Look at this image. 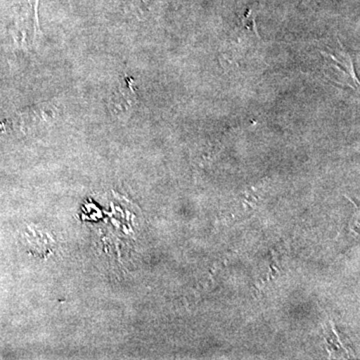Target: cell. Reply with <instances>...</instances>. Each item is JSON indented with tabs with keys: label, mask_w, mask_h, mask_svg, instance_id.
Instances as JSON below:
<instances>
[{
	"label": "cell",
	"mask_w": 360,
	"mask_h": 360,
	"mask_svg": "<svg viewBox=\"0 0 360 360\" xmlns=\"http://www.w3.org/2000/svg\"><path fill=\"white\" fill-rule=\"evenodd\" d=\"M61 105L56 101L33 104L18 112L20 129L25 132H35L51 127L61 116Z\"/></svg>",
	"instance_id": "obj_1"
},
{
	"label": "cell",
	"mask_w": 360,
	"mask_h": 360,
	"mask_svg": "<svg viewBox=\"0 0 360 360\" xmlns=\"http://www.w3.org/2000/svg\"><path fill=\"white\" fill-rule=\"evenodd\" d=\"M137 104L139 97L135 91L134 78L124 75L111 90L108 99V110L111 115L123 118L130 116Z\"/></svg>",
	"instance_id": "obj_2"
},
{
	"label": "cell",
	"mask_w": 360,
	"mask_h": 360,
	"mask_svg": "<svg viewBox=\"0 0 360 360\" xmlns=\"http://www.w3.org/2000/svg\"><path fill=\"white\" fill-rule=\"evenodd\" d=\"M123 11L139 21L155 18L160 9V0H120Z\"/></svg>",
	"instance_id": "obj_3"
}]
</instances>
